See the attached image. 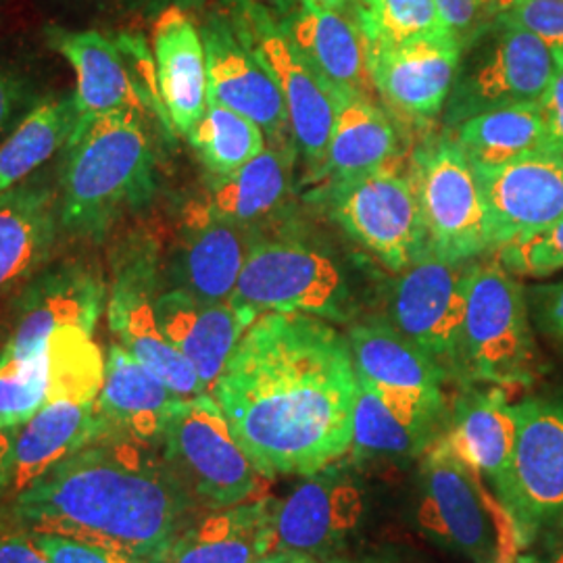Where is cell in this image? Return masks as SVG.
<instances>
[{"label":"cell","instance_id":"cell-1","mask_svg":"<svg viewBox=\"0 0 563 563\" xmlns=\"http://www.w3.org/2000/svg\"><path fill=\"white\" fill-rule=\"evenodd\" d=\"M209 393L265 481L309 476L351 451L357 372L325 320L260 316Z\"/></svg>","mask_w":563,"mask_h":563},{"label":"cell","instance_id":"cell-2","mask_svg":"<svg viewBox=\"0 0 563 563\" xmlns=\"http://www.w3.org/2000/svg\"><path fill=\"white\" fill-rule=\"evenodd\" d=\"M9 511L25 530L57 532L163 563L181 530L201 516L162 449L99 437L59 463Z\"/></svg>","mask_w":563,"mask_h":563},{"label":"cell","instance_id":"cell-3","mask_svg":"<svg viewBox=\"0 0 563 563\" xmlns=\"http://www.w3.org/2000/svg\"><path fill=\"white\" fill-rule=\"evenodd\" d=\"M60 155V230L71 239L102 241L157 192V162L141 113L78 125Z\"/></svg>","mask_w":563,"mask_h":563},{"label":"cell","instance_id":"cell-4","mask_svg":"<svg viewBox=\"0 0 563 563\" xmlns=\"http://www.w3.org/2000/svg\"><path fill=\"white\" fill-rule=\"evenodd\" d=\"M416 520L430 541L472 563H505L520 551L504 505L444 439L422 455Z\"/></svg>","mask_w":563,"mask_h":563},{"label":"cell","instance_id":"cell-5","mask_svg":"<svg viewBox=\"0 0 563 563\" xmlns=\"http://www.w3.org/2000/svg\"><path fill=\"white\" fill-rule=\"evenodd\" d=\"M539 376V351L528 297L499 260L474 263L462 328V380L528 386Z\"/></svg>","mask_w":563,"mask_h":563},{"label":"cell","instance_id":"cell-6","mask_svg":"<svg viewBox=\"0 0 563 563\" xmlns=\"http://www.w3.org/2000/svg\"><path fill=\"white\" fill-rule=\"evenodd\" d=\"M159 449L201 511L253 501L263 490L265 478L234 439L211 393L178 401Z\"/></svg>","mask_w":563,"mask_h":563},{"label":"cell","instance_id":"cell-7","mask_svg":"<svg viewBox=\"0 0 563 563\" xmlns=\"http://www.w3.org/2000/svg\"><path fill=\"white\" fill-rule=\"evenodd\" d=\"M516 443L504 490L497 495L518 549L563 534V395L511 405Z\"/></svg>","mask_w":563,"mask_h":563},{"label":"cell","instance_id":"cell-8","mask_svg":"<svg viewBox=\"0 0 563 563\" xmlns=\"http://www.w3.org/2000/svg\"><path fill=\"white\" fill-rule=\"evenodd\" d=\"M228 301L255 320L265 313H305L346 323L353 316L341 265L297 242L257 239Z\"/></svg>","mask_w":563,"mask_h":563},{"label":"cell","instance_id":"cell-9","mask_svg":"<svg viewBox=\"0 0 563 563\" xmlns=\"http://www.w3.org/2000/svg\"><path fill=\"white\" fill-rule=\"evenodd\" d=\"M159 260L155 242L128 236L111 255V286L107 299L109 328L121 346L153 372L180 399L209 393L197 369L169 342L157 320Z\"/></svg>","mask_w":563,"mask_h":563},{"label":"cell","instance_id":"cell-10","mask_svg":"<svg viewBox=\"0 0 563 563\" xmlns=\"http://www.w3.org/2000/svg\"><path fill=\"white\" fill-rule=\"evenodd\" d=\"M407 178L418 199L430 255L470 262L490 249L476 172L453 139L420 146Z\"/></svg>","mask_w":563,"mask_h":563},{"label":"cell","instance_id":"cell-11","mask_svg":"<svg viewBox=\"0 0 563 563\" xmlns=\"http://www.w3.org/2000/svg\"><path fill=\"white\" fill-rule=\"evenodd\" d=\"M222 9L278 84L290 132L309 167L318 172L336 118L332 90L316 76L267 4L260 0H222Z\"/></svg>","mask_w":563,"mask_h":563},{"label":"cell","instance_id":"cell-12","mask_svg":"<svg viewBox=\"0 0 563 563\" xmlns=\"http://www.w3.org/2000/svg\"><path fill=\"white\" fill-rule=\"evenodd\" d=\"M332 218L393 272L430 255L411 181L395 162L318 190Z\"/></svg>","mask_w":563,"mask_h":563},{"label":"cell","instance_id":"cell-13","mask_svg":"<svg viewBox=\"0 0 563 563\" xmlns=\"http://www.w3.org/2000/svg\"><path fill=\"white\" fill-rule=\"evenodd\" d=\"M472 48L478 51L467 69L460 67L446 101V125H460L490 109L543 99L555 59L539 36L497 20Z\"/></svg>","mask_w":563,"mask_h":563},{"label":"cell","instance_id":"cell-14","mask_svg":"<svg viewBox=\"0 0 563 563\" xmlns=\"http://www.w3.org/2000/svg\"><path fill=\"white\" fill-rule=\"evenodd\" d=\"M472 267L474 263L428 255L402 272L388 301L386 322L416 342L453 380H462V328Z\"/></svg>","mask_w":563,"mask_h":563},{"label":"cell","instance_id":"cell-15","mask_svg":"<svg viewBox=\"0 0 563 563\" xmlns=\"http://www.w3.org/2000/svg\"><path fill=\"white\" fill-rule=\"evenodd\" d=\"M109 286L101 263L90 257L51 262L13 297V323L4 351L34 355L60 328L95 334L107 307Z\"/></svg>","mask_w":563,"mask_h":563},{"label":"cell","instance_id":"cell-16","mask_svg":"<svg viewBox=\"0 0 563 563\" xmlns=\"http://www.w3.org/2000/svg\"><path fill=\"white\" fill-rule=\"evenodd\" d=\"M276 505V549H295L328 563L341 558L362 522L365 499L351 465L330 463Z\"/></svg>","mask_w":563,"mask_h":563},{"label":"cell","instance_id":"cell-17","mask_svg":"<svg viewBox=\"0 0 563 563\" xmlns=\"http://www.w3.org/2000/svg\"><path fill=\"white\" fill-rule=\"evenodd\" d=\"M474 172L486 209L490 249L526 241L563 220L560 153H532L497 167H474Z\"/></svg>","mask_w":563,"mask_h":563},{"label":"cell","instance_id":"cell-18","mask_svg":"<svg viewBox=\"0 0 563 563\" xmlns=\"http://www.w3.org/2000/svg\"><path fill=\"white\" fill-rule=\"evenodd\" d=\"M207 59V99L255 121L272 146L284 148L290 132L280 88L255 51L242 41L223 9L207 13L201 25ZM292 134V132H290Z\"/></svg>","mask_w":563,"mask_h":563},{"label":"cell","instance_id":"cell-19","mask_svg":"<svg viewBox=\"0 0 563 563\" xmlns=\"http://www.w3.org/2000/svg\"><path fill=\"white\" fill-rule=\"evenodd\" d=\"M462 60L463 46L449 32L367 51L374 88L390 109L413 121L434 120L443 111Z\"/></svg>","mask_w":563,"mask_h":563},{"label":"cell","instance_id":"cell-20","mask_svg":"<svg viewBox=\"0 0 563 563\" xmlns=\"http://www.w3.org/2000/svg\"><path fill=\"white\" fill-rule=\"evenodd\" d=\"M60 236L59 165L0 195V301L13 299L51 263Z\"/></svg>","mask_w":563,"mask_h":563},{"label":"cell","instance_id":"cell-21","mask_svg":"<svg viewBox=\"0 0 563 563\" xmlns=\"http://www.w3.org/2000/svg\"><path fill=\"white\" fill-rule=\"evenodd\" d=\"M257 239L253 225L216 218L202 207L176 242L163 282L201 301H228Z\"/></svg>","mask_w":563,"mask_h":563},{"label":"cell","instance_id":"cell-22","mask_svg":"<svg viewBox=\"0 0 563 563\" xmlns=\"http://www.w3.org/2000/svg\"><path fill=\"white\" fill-rule=\"evenodd\" d=\"M44 41L76 74L78 125L113 113H142L144 102L118 38H109L97 30L46 25Z\"/></svg>","mask_w":563,"mask_h":563},{"label":"cell","instance_id":"cell-23","mask_svg":"<svg viewBox=\"0 0 563 563\" xmlns=\"http://www.w3.org/2000/svg\"><path fill=\"white\" fill-rule=\"evenodd\" d=\"M346 341L357 376L384 397L446 407L449 374L395 325L384 320L355 323Z\"/></svg>","mask_w":563,"mask_h":563},{"label":"cell","instance_id":"cell-24","mask_svg":"<svg viewBox=\"0 0 563 563\" xmlns=\"http://www.w3.org/2000/svg\"><path fill=\"white\" fill-rule=\"evenodd\" d=\"M165 336L197 369L207 390L222 376L223 367L255 322L230 301H201L184 290H162L155 301Z\"/></svg>","mask_w":563,"mask_h":563},{"label":"cell","instance_id":"cell-25","mask_svg":"<svg viewBox=\"0 0 563 563\" xmlns=\"http://www.w3.org/2000/svg\"><path fill=\"white\" fill-rule=\"evenodd\" d=\"M178 401L180 397L136 362L120 342L111 344L95 407L101 437L159 446L163 430Z\"/></svg>","mask_w":563,"mask_h":563},{"label":"cell","instance_id":"cell-26","mask_svg":"<svg viewBox=\"0 0 563 563\" xmlns=\"http://www.w3.org/2000/svg\"><path fill=\"white\" fill-rule=\"evenodd\" d=\"M288 38L330 90L367 95L374 88L367 65V46L353 15L297 0L278 18Z\"/></svg>","mask_w":563,"mask_h":563},{"label":"cell","instance_id":"cell-27","mask_svg":"<svg viewBox=\"0 0 563 563\" xmlns=\"http://www.w3.org/2000/svg\"><path fill=\"white\" fill-rule=\"evenodd\" d=\"M446 423V407L388 399L357 376L351 444L357 462L418 460L443 439Z\"/></svg>","mask_w":563,"mask_h":563},{"label":"cell","instance_id":"cell-28","mask_svg":"<svg viewBox=\"0 0 563 563\" xmlns=\"http://www.w3.org/2000/svg\"><path fill=\"white\" fill-rule=\"evenodd\" d=\"M153 57L169 125L188 136L207 109L205 46L190 11L169 7L155 18Z\"/></svg>","mask_w":563,"mask_h":563},{"label":"cell","instance_id":"cell-29","mask_svg":"<svg viewBox=\"0 0 563 563\" xmlns=\"http://www.w3.org/2000/svg\"><path fill=\"white\" fill-rule=\"evenodd\" d=\"M278 499L205 511L181 530L163 563H255L276 549Z\"/></svg>","mask_w":563,"mask_h":563},{"label":"cell","instance_id":"cell-30","mask_svg":"<svg viewBox=\"0 0 563 563\" xmlns=\"http://www.w3.org/2000/svg\"><path fill=\"white\" fill-rule=\"evenodd\" d=\"M97 402L53 399L18 428L11 478L4 499L13 501L59 463L101 437Z\"/></svg>","mask_w":563,"mask_h":563},{"label":"cell","instance_id":"cell-31","mask_svg":"<svg viewBox=\"0 0 563 563\" xmlns=\"http://www.w3.org/2000/svg\"><path fill=\"white\" fill-rule=\"evenodd\" d=\"M443 439L488 481L495 497L504 490L516 443V420L501 386L463 388L449 409Z\"/></svg>","mask_w":563,"mask_h":563},{"label":"cell","instance_id":"cell-32","mask_svg":"<svg viewBox=\"0 0 563 563\" xmlns=\"http://www.w3.org/2000/svg\"><path fill=\"white\" fill-rule=\"evenodd\" d=\"M336 118L318 178L328 184L353 180L386 163L399 153L395 125L367 95L351 90H332Z\"/></svg>","mask_w":563,"mask_h":563},{"label":"cell","instance_id":"cell-33","mask_svg":"<svg viewBox=\"0 0 563 563\" xmlns=\"http://www.w3.org/2000/svg\"><path fill=\"white\" fill-rule=\"evenodd\" d=\"M78 125L76 95H51L0 142V195L46 167Z\"/></svg>","mask_w":563,"mask_h":563},{"label":"cell","instance_id":"cell-34","mask_svg":"<svg viewBox=\"0 0 563 563\" xmlns=\"http://www.w3.org/2000/svg\"><path fill=\"white\" fill-rule=\"evenodd\" d=\"M455 144L474 167H497L532 153L551 151L541 102L509 104L455 125Z\"/></svg>","mask_w":563,"mask_h":563},{"label":"cell","instance_id":"cell-35","mask_svg":"<svg viewBox=\"0 0 563 563\" xmlns=\"http://www.w3.org/2000/svg\"><path fill=\"white\" fill-rule=\"evenodd\" d=\"M288 165L284 148L265 146L241 169L216 180L205 209L216 218L244 225L262 220L288 192Z\"/></svg>","mask_w":563,"mask_h":563},{"label":"cell","instance_id":"cell-36","mask_svg":"<svg viewBox=\"0 0 563 563\" xmlns=\"http://www.w3.org/2000/svg\"><path fill=\"white\" fill-rule=\"evenodd\" d=\"M186 139L216 178L241 169L265 148V132L255 121L209 99L201 120Z\"/></svg>","mask_w":563,"mask_h":563},{"label":"cell","instance_id":"cell-37","mask_svg":"<svg viewBox=\"0 0 563 563\" xmlns=\"http://www.w3.org/2000/svg\"><path fill=\"white\" fill-rule=\"evenodd\" d=\"M51 383L48 399L97 402L104 380V360L92 334L80 328H60L48 339Z\"/></svg>","mask_w":563,"mask_h":563},{"label":"cell","instance_id":"cell-38","mask_svg":"<svg viewBox=\"0 0 563 563\" xmlns=\"http://www.w3.org/2000/svg\"><path fill=\"white\" fill-rule=\"evenodd\" d=\"M355 21L367 51L449 32L434 0H357Z\"/></svg>","mask_w":563,"mask_h":563},{"label":"cell","instance_id":"cell-39","mask_svg":"<svg viewBox=\"0 0 563 563\" xmlns=\"http://www.w3.org/2000/svg\"><path fill=\"white\" fill-rule=\"evenodd\" d=\"M48 346L34 355L0 351V430H18L48 399Z\"/></svg>","mask_w":563,"mask_h":563},{"label":"cell","instance_id":"cell-40","mask_svg":"<svg viewBox=\"0 0 563 563\" xmlns=\"http://www.w3.org/2000/svg\"><path fill=\"white\" fill-rule=\"evenodd\" d=\"M48 97L34 63L15 51L0 48V142Z\"/></svg>","mask_w":563,"mask_h":563},{"label":"cell","instance_id":"cell-41","mask_svg":"<svg viewBox=\"0 0 563 563\" xmlns=\"http://www.w3.org/2000/svg\"><path fill=\"white\" fill-rule=\"evenodd\" d=\"M497 260L514 276L544 278L563 272V220L526 241L499 246Z\"/></svg>","mask_w":563,"mask_h":563},{"label":"cell","instance_id":"cell-42","mask_svg":"<svg viewBox=\"0 0 563 563\" xmlns=\"http://www.w3.org/2000/svg\"><path fill=\"white\" fill-rule=\"evenodd\" d=\"M27 534L41 547L42 553L51 560V563H148L120 549L81 541V539L65 537L57 532L27 530Z\"/></svg>","mask_w":563,"mask_h":563},{"label":"cell","instance_id":"cell-43","mask_svg":"<svg viewBox=\"0 0 563 563\" xmlns=\"http://www.w3.org/2000/svg\"><path fill=\"white\" fill-rule=\"evenodd\" d=\"M539 36L551 48H563V0H518L504 18Z\"/></svg>","mask_w":563,"mask_h":563},{"label":"cell","instance_id":"cell-44","mask_svg":"<svg viewBox=\"0 0 563 563\" xmlns=\"http://www.w3.org/2000/svg\"><path fill=\"white\" fill-rule=\"evenodd\" d=\"M434 4L446 30L462 44L463 53L481 41L495 23L484 15L478 0H434Z\"/></svg>","mask_w":563,"mask_h":563},{"label":"cell","instance_id":"cell-45","mask_svg":"<svg viewBox=\"0 0 563 563\" xmlns=\"http://www.w3.org/2000/svg\"><path fill=\"white\" fill-rule=\"evenodd\" d=\"M530 318L549 339L563 346V282L534 286L526 292Z\"/></svg>","mask_w":563,"mask_h":563},{"label":"cell","instance_id":"cell-46","mask_svg":"<svg viewBox=\"0 0 563 563\" xmlns=\"http://www.w3.org/2000/svg\"><path fill=\"white\" fill-rule=\"evenodd\" d=\"M555 71L541 99L547 141L553 153L563 155V48L553 51Z\"/></svg>","mask_w":563,"mask_h":563},{"label":"cell","instance_id":"cell-47","mask_svg":"<svg viewBox=\"0 0 563 563\" xmlns=\"http://www.w3.org/2000/svg\"><path fill=\"white\" fill-rule=\"evenodd\" d=\"M0 563H51L27 532L0 537Z\"/></svg>","mask_w":563,"mask_h":563},{"label":"cell","instance_id":"cell-48","mask_svg":"<svg viewBox=\"0 0 563 563\" xmlns=\"http://www.w3.org/2000/svg\"><path fill=\"white\" fill-rule=\"evenodd\" d=\"M121 2L132 13H141L144 18H157L169 7H180L184 11H199L209 0H121Z\"/></svg>","mask_w":563,"mask_h":563},{"label":"cell","instance_id":"cell-49","mask_svg":"<svg viewBox=\"0 0 563 563\" xmlns=\"http://www.w3.org/2000/svg\"><path fill=\"white\" fill-rule=\"evenodd\" d=\"M15 434H18V430H0V501L4 499L7 488H9Z\"/></svg>","mask_w":563,"mask_h":563},{"label":"cell","instance_id":"cell-50","mask_svg":"<svg viewBox=\"0 0 563 563\" xmlns=\"http://www.w3.org/2000/svg\"><path fill=\"white\" fill-rule=\"evenodd\" d=\"M553 541L555 544H549L543 553H528V555L516 553L509 562L505 563H563V539L555 537Z\"/></svg>","mask_w":563,"mask_h":563},{"label":"cell","instance_id":"cell-51","mask_svg":"<svg viewBox=\"0 0 563 563\" xmlns=\"http://www.w3.org/2000/svg\"><path fill=\"white\" fill-rule=\"evenodd\" d=\"M255 563H323L302 551H295V549H274L267 555H263L262 560Z\"/></svg>","mask_w":563,"mask_h":563},{"label":"cell","instance_id":"cell-52","mask_svg":"<svg viewBox=\"0 0 563 563\" xmlns=\"http://www.w3.org/2000/svg\"><path fill=\"white\" fill-rule=\"evenodd\" d=\"M518 0H478L484 15L490 21H497L504 18L505 13L516 4Z\"/></svg>","mask_w":563,"mask_h":563},{"label":"cell","instance_id":"cell-53","mask_svg":"<svg viewBox=\"0 0 563 563\" xmlns=\"http://www.w3.org/2000/svg\"><path fill=\"white\" fill-rule=\"evenodd\" d=\"M313 2H318L320 7H325V9H332V11H339V13H346V15L355 18L357 0H313Z\"/></svg>","mask_w":563,"mask_h":563},{"label":"cell","instance_id":"cell-54","mask_svg":"<svg viewBox=\"0 0 563 563\" xmlns=\"http://www.w3.org/2000/svg\"><path fill=\"white\" fill-rule=\"evenodd\" d=\"M260 2L267 4L272 11H278V18H280L297 0H260Z\"/></svg>","mask_w":563,"mask_h":563},{"label":"cell","instance_id":"cell-55","mask_svg":"<svg viewBox=\"0 0 563 563\" xmlns=\"http://www.w3.org/2000/svg\"><path fill=\"white\" fill-rule=\"evenodd\" d=\"M328 563H388L383 562V560H369V558H365V560H353V558H346V555H341V558H334V560H330Z\"/></svg>","mask_w":563,"mask_h":563},{"label":"cell","instance_id":"cell-56","mask_svg":"<svg viewBox=\"0 0 563 563\" xmlns=\"http://www.w3.org/2000/svg\"><path fill=\"white\" fill-rule=\"evenodd\" d=\"M60 4H84V2H88V0H57Z\"/></svg>","mask_w":563,"mask_h":563}]
</instances>
